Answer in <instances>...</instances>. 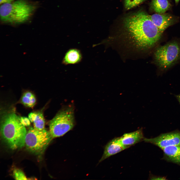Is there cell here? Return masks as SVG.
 Returning a JSON list of instances; mask_svg holds the SVG:
<instances>
[{
	"instance_id": "1",
	"label": "cell",
	"mask_w": 180,
	"mask_h": 180,
	"mask_svg": "<svg viewBox=\"0 0 180 180\" xmlns=\"http://www.w3.org/2000/svg\"><path fill=\"white\" fill-rule=\"evenodd\" d=\"M124 27L136 45L143 49L154 46L162 34L150 18L149 15L139 11L126 17Z\"/></svg>"
},
{
	"instance_id": "2",
	"label": "cell",
	"mask_w": 180,
	"mask_h": 180,
	"mask_svg": "<svg viewBox=\"0 0 180 180\" xmlns=\"http://www.w3.org/2000/svg\"><path fill=\"white\" fill-rule=\"evenodd\" d=\"M2 138L8 147L12 150L21 148L25 146L27 131L15 113L10 112L4 116L1 124Z\"/></svg>"
},
{
	"instance_id": "3",
	"label": "cell",
	"mask_w": 180,
	"mask_h": 180,
	"mask_svg": "<svg viewBox=\"0 0 180 180\" xmlns=\"http://www.w3.org/2000/svg\"><path fill=\"white\" fill-rule=\"evenodd\" d=\"M35 8L34 6L24 0L3 4L0 7V19L6 23H22L28 20Z\"/></svg>"
},
{
	"instance_id": "4",
	"label": "cell",
	"mask_w": 180,
	"mask_h": 180,
	"mask_svg": "<svg viewBox=\"0 0 180 180\" xmlns=\"http://www.w3.org/2000/svg\"><path fill=\"white\" fill-rule=\"evenodd\" d=\"M75 124L74 108H63L50 122L49 131L53 138L63 136L72 130Z\"/></svg>"
},
{
	"instance_id": "5",
	"label": "cell",
	"mask_w": 180,
	"mask_h": 180,
	"mask_svg": "<svg viewBox=\"0 0 180 180\" xmlns=\"http://www.w3.org/2000/svg\"><path fill=\"white\" fill-rule=\"evenodd\" d=\"M154 57L160 69H168L180 59V42L173 40L159 46L155 51Z\"/></svg>"
},
{
	"instance_id": "6",
	"label": "cell",
	"mask_w": 180,
	"mask_h": 180,
	"mask_svg": "<svg viewBox=\"0 0 180 180\" xmlns=\"http://www.w3.org/2000/svg\"><path fill=\"white\" fill-rule=\"evenodd\" d=\"M53 138L49 131L30 128L27 131L25 145L30 152L36 154H42Z\"/></svg>"
},
{
	"instance_id": "7",
	"label": "cell",
	"mask_w": 180,
	"mask_h": 180,
	"mask_svg": "<svg viewBox=\"0 0 180 180\" xmlns=\"http://www.w3.org/2000/svg\"><path fill=\"white\" fill-rule=\"evenodd\" d=\"M144 140L157 146L162 150L169 146L180 145V131L176 130L161 134L153 138H144Z\"/></svg>"
},
{
	"instance_id": "8",
	"label": "cell",
	"mask_w": 180,
	"mask_h": 180,
	"mask_svg": "<svg viewBox=\"0 0 180 180\" xmlns=\"http://www.w3.org/2000/svg\"><path fill=\"white\" fill-rule=\"evenodd\" d=\"M127 148L122 144L120 137L113 138L110 140L105 146L104 153L99 162Z\"/></svg>"
},
{
	"instance_id": "9",
	"label": "cell",
	"mask_w": 180,
	"mask_h": 180,
	"mask_svg": "<svg viewBox=\"0 0 180 180\" xmlns=\"http://www.w3.org/2000/svg\"><path fill=\"white\" fill-rule=\"evenodd\" d=\"M151 20L162 33L174 22V20L170 15L166 14H156L149 15Z\"/></svg>"
},
{
	"instance_id": "10",
	"label": "cell",
	"mask_w": 180,
	"mask_h": 180,
	"mask_svg": "<svg viewBox=\"0 0 180 180\" xmlns=\"http://www.w3.org/2000/svg\"><path fill=\"white\" fill-rule=\"evenodd\" d=\"M144 137L142 128L135 131L124 134L120 137L122 144L128 148L130 146L144 140Z\"/></svg>"
},
{
	"instance_id": "11",
	"label": "cell",
	"mask_w": 180,
	"mask_h": 180,
	"mask_svg": "<svg viewBox=\"0 0 180 180\" xmlns=\"http://www.w3.org/2000/svg\"><path fill=\"white\" fill-rule=\"evenodd\" d=\"M162 150L163 156L162 159L180 166V145L168 146Z\"/></svg>"
},
{
	"instance_id": "12",
	"label": "cell",
	"mask_w": 180,
	"mask_h": 180,
	"mask_svg": "<svg viewBox=\"0 0 180 180\" xmlns=\"http://www.w3.org/2000/svg\"><path fill=\"white\" fill-rule=\"evenodd\" d=\"M82 58L80 50L76 48H71L66 53L62 61V64L67 65L80 62Z\"/></svg>"
},
{
	"instance_id": "13",
	"label": "cell",
	"mask_w": 180,
	"mask_h": 180,
	"mask_svg": "<svg viewBox=\"0 0 180 180\" xmlns=\"http://www.w3.org/2000/svg\"><path fill=\"white\" fill-rule=\"evenodd\" d=\"M28 118L31 122H33L36 129L42 130L45 129V121L42 112H30L28 115Z\"/></svg>"
},
{
	"instance_id": "14",
	"label": "cell",
	"mask_w": 180,
	"mask_h": 180,
	"mask_svg": "<svg viewBox=\"0 0 180 180\" xmlns=\"http://www.w3.org/2000/svg\"><path fill=\"white\" fill-rule=\"evenodd\" d=\"M151 5L154 11L160 14L164 13L170 6V4L168 0H152Z\"/></svg>"
},
{
	"instance_id": "15",
	"label": "cell",
	"mask_w": 180,
	"mask_h": 180,
	"mask_svg": "<svg viewBox=\"0 0 180 180\" xmlns=\"http://www.w3.org/2000/svg\"><path fill=\"white\" fill-rule=\"evenodd\" d=\"M21 102L25 106L32 108L35 105L36 100L33 94L30 92H28L24 93L22 95Z\"/></svg>"
},
{
	"instance_id": "16",
	"label": "cell",
	"mask_w": 180,
	"mask_h": 180,
	"mask_svg": "<svg viewBox=\"0 0 180 180\" xmlns=\"http://www.w3.org/2000/svg\"><path fill=\"white\" fill-rule=\"evenodd\" d=\"M145 0H124V6L126 10L134 7L143 2Z\"/></svg>"
},
{
	"instance_id": "17",
	"label": "cell",
	"mask_w": 180,
	"mask_h": 180,
	"mask_svg": "<svg viewBox=\"0 0 180 180\" xmlns=\"http://www.w3.org/2000/svg\"><path fill=\"white\" fill-rule=\"evenodd\" d=\"M13 176L16 180H27V178L21 170L18 168L14 169L12 172Z\"/></svg>"
},
{
	"instance_id": "18",
	"label": "cell",
	"mask_w": 180,
	"mask_h": 180,
	"mask_svg": "<svg viewBox=\"0 0 180 180\" xmlns=\"http://www.w3.org/2000/svg\"><path fill=\"white\" fill-rule=\"evenodd\" d=\"M20 121L22 124L24 126H28L30 124V121L28 118L25 117L20 118Z\"/></svg>"
},
{
	"instance_id": "19",
	"label": "cell",
	"mask_w": 180,
	"mask_h": 180,
	"mask_svg": "<svg viewBox=\"0 0 180 180\" xmlns=\"http://www.w3.org/2000/svg\"><path fill=\"white\" fill-rule=\"evenodd\" d=\"M152 180H165V178L164 177L160 176H153L151 178Z\"/></svg>"
},
{
	"instance_id": "20",
	"label": "cell",
	"mask_w": 180,
	"mask_h": 180,
	"mask_svg": "<svg viewBox=\"0 0 180 180\" xmlns=\"http://www.w3.org/2000/svg\"><path fill=\"white\" fill-rule=\"evenodd\" d=\"M14 0H0V4L4 3H10L12 2Z\"/></svg>"
},
{
	"instance_id": "21",
	"label": "cell",
	"mask_w": 180,
	"mask_h": 180,
	"mask_svg": "<svg viewBox=\"0 0 180 180\" xmlns=\"http://www.w3.org/2000/svg\"><path fill=\"white\" fill-rule=\"evenodd\" d=\"M176 96L180 104V94L176 95Z\"/></svg>"
},
{
	"instance_id": "22",
	"label": "cell",
	"mask_w": 180,
	"mask_h": 180,
	"mask_svg": "<svg viewBox=\"0 0 180 180\" xmlns=\"http://www.w3.org/2000/svg\"><path fill=\"white\" fill-rule=\"evenodd\" d=\"M179 0H175V2H176V3L178 2H179Z\"/></svg>"
}]
</instances>
